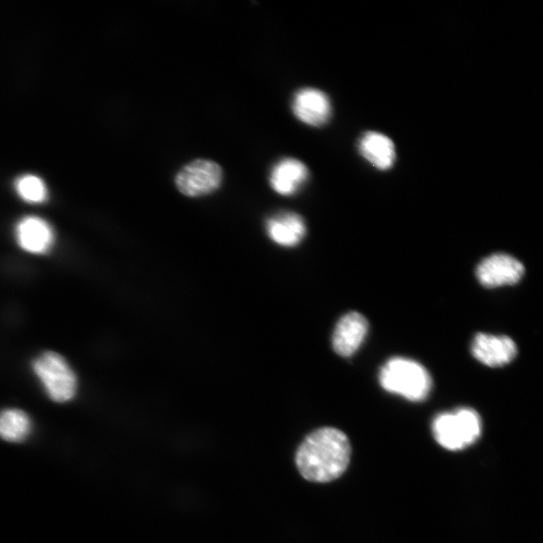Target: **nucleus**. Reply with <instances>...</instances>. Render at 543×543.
I'll return each instance as SVG.
<instances>
[{"mask_svg":"<svg viewBox=\"0 0 543 543\" xmlns=\"http://www.w3.org/2000/svg\"><path fill=\"white\" fill-rule=\"evenodd\" d=\"M351 447L344 433L335 428H321L305 438L296 453V464L303 478L327 483L347 469Z\"/></svg>","mask_w":543,"mask_h":543,"instance_id":"nucleus-1","label":"nucleus"},{"mask_svg":"<svg viewBox=\"0 0 543 543\" xmlns=\"http://www.w3.org/2000/svg\"><path fill=\"white\" fill-rule=\"evenodd\" d=\"M384 390L411 402H422L432 390V378L419 362L404 358L390 359L380 372Z\"/></svg>","mask_w":543,"mask_h":543,"instance_id":"nucleus-2","label":"nucleus"},{"mask_svg":"<svg viewBox=\"0 0 543 543\" xmlns=\"http://www.w3.org/2000/svg\"><path fill=\"white\" fill-rule=\"evenodd\" d=\"M33 370L54 402L67 403L75 398L77 376L63 355L46 351L33 362Z\"/></svg>","mask_w":543,"mask_h":543,"instance_id":"nucleus-3","label":"nucleus"},{"mask_svg":"<svg viewBox=\"0 0 543 543\" xmlns=\"http://www.w3.org/2000/svg\"><path fill=\"white\" fill-rule=\"evenodd\" d=\"M481 419L472 409L439 415L433 422L436 441L451 451L463 450L474 444L481 435Z\"/></svg>","mask_w":543,"mask_h":543,"instance_id":"nucleus-4","label":"nucleus"},{"mask_svg":"<svg viewBox=\"0 0 543 543\" xmlns=\"http://www.w3.org/2000/svg\"><path fill=\"white\" fill-rule=\"evenodd\" d=\"M223 177L220 164L209 159H197L178 171L175 186L184 196L201 198L218 191L223 183Z\"/></svg>","mask_w":543,"mask_h":543,"instance_id":"nucleus-5","label":"nucleus"},{"mask_svg":"<svg viewBox=\"0 0 543 543\" xmlns=\"http://www.w3.org/2000/svg\"><path fill=\"white\" fill-rule=\"evenodd\" d=\"M476 275L484 287L497 288L518 283L524 275V267L509 255L494 254L478 265Z\"/></svg>","mask_w":543,"mask_h":543,"instance_id":"nucleus-6","label":"nucleus"},{"mask_svg":"<svg viewBox=\"0 0 543 543\" xmlns=\"http://www.w3.org/2000/svg\"><path fill=\"white\" fill-rule=\"evenodd\" d=\"M473 356L489 368H501L509 364L517 354L515 342L507 336L478 333L471 346Z\"/></svg>","mask_w":543,"mask_h":543,"instance_id":"nucleus-7","label":"nucleus"},{"mask_svg":"<svg viewBox=\"0 0 543 543\" xmlns=\"http://www.w3.org/2000/svg\"><path fill=\"white\" fill-rule=\"evenodd\" d=\"M292 111L302 123L312 127H321L329 121L332 115V106L329 97L321 90L303 88L294 95Z\"/></svg>","mask_w":543,"mask_h":543,"instance_id":"nucleus-8","label":"nucleus"},{"mask_svg":"<svg viewBox=\"0 0 543 543\" xmlns=\"http://www.w3.org/2000/svg\"><path fill=\"white\" fill-rule=\"evenodd\" d=\"M309 180V169L296 158L279 160L271 169L269 183L272 190L283 197L298 194Z\"/></svg>","mask_w":543,"mask_h":543,"instance_id":"nucleus-9","label":"nucleus"},{"mask_svg":"<svg viewBox=\"0 0 543 543\" xmlns=\"http://www.w3.org/2000/svg\"><path fill=\"white\" fill-rule=\"evenodd\" d=\"M369 330L365 316L357 312L344 315L336 324L332 337V346L337 354L351 356L364 342Z\"/></svg>","mask_w":543,"mask_h":543,"instance_id":"nucleus-10","label":"nucleus"},{"mask_svg":"<svg viewBox=\"0 0 543 543\" xmlns=\"http://www.w3.org/2000/svg\"><path fill=\"white\" fill-rule=\"evenodd\" d=\"M16 236L20 247L35 255L47 254L55 242L51 225L38 217L23 219L17 226Z\"/></svg>","mask_w":543,"mask_h":543,"instance_id":"nucleus-11","label":"nucleus"},{"mask_svg":"<svg viewBox=\"0 0 543 543\" xmlns=\"http://www.w3.org/2000/svg\"><path fill=\"white\" fill-rule=\"evenodd\" d=\"M267 234L282 247L299 245L306 235V224L301 216L292 212H282L267 220Z\"/></svg>","mask_w":543,"mask_h":543,"instance_id":"nucleus-12","label":"nucleus"},{"mask_svg":"<svg viewBox=\"0 0 543 543\" xmlns=\"http://www.w3.org/2000/svg\"><path fill=\"white\" fill-rule=\"evenodd\" d=\"M359 152L380 170L390 169L397 158L394 142L379 132H368L359 141Z\"/></svg>","mask_w":543,"mask_h":543,"instance_id":"nucleus-13","label":"nucleus"},{"mask_svg":"<svg viewBox=\"0 0 543 543\" xmlns=\"http://www.w3.org/2000/svg\"><path fill=\"white\" fill-rule=\"evenodd\" d=\"M31 430V419L24 411L9 409L0 413V438L20 443L29 437Z\"/></svg>","mask_w":543,"mask_h":543,"instance_id":"nucleus-14","label":"nucleus"},{"mask_svg":"<svg viewBox=\"0 0 543 543\" xmlns=\"http://www.w3.org/2000/svg\"><path fill=\"white\" fill-rule=\"evenodd\" d=\"M16 190L26 202L42 204L47 201L48 191L44 181L36 175H25L18 179Z\"/></svg>","mask_w":543,"mask_h":543,"instance_id":"nucleus-15","label":"nucleus"}]
</instances>
